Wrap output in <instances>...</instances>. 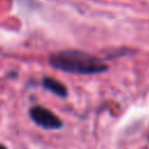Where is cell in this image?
<instances>
[{
  "mask_svg": "<svg viewBox=\"0 0 149 149\" xmlns=\"http://www.w3.org/2000/svg\"><path fill=\"white\" fill-rule=\"evenodd\" d=\"M49 64L59 71L73 74H97L108 70L101 59L81 50H61L49 57Z\"/></svg>",
  "mask_w": 149,
  "mask_h": 149,
  "instance_id": "6da1fadb",
  "label": "cell"
},
{
  "mask_svg": "<svg viewBox=\"0 0 149 149\" xmlns=\"http://www.w3.org/2000/svg\"><path fill=\"white\" fill-rule=\"evenodd\" d=\"M29 116L37 126L48 130H56L63 127L62 120L50 109L44 106H33L29 109Z\"/></svg>",
  "mask_w": 149,
  "mask_h": 149,
  "instance_id": "7a4b0ae2",
  "label": "cell"
},
{
  "mask_svg": "<svg viewBox=\"0 0 149 149\" xmlns=\"http://www.w3.org/2000/svg\"><path fill=\"white\" fill-rule=\"evenodd\" d=\"M42 83H43V86L48 91H50L51 93H54L55 95H57L59 98H66L68 97V88H66V86L62 81L57 80L56 78L45 77Z\"/></svg>",
  "mask_w": 149,
  "mask_h": 149,
  "instance_id": "3957f363",
  "label": "cell"
},
{
  "mask_svg": "<svg viewBox=\"0 0 149 149\" xmlns=\"http://www.w3.org/2000/svg\"><path fill=\"white\" fill-rule=\"evenodd\" d=\"M0 149H7L5 146H2V144H0Z\"/></svg>",
  "mask_w": 149,
  "mask_h": 149,
  "instance_id": "277c9868",
  "label": "cell"
}]
</instances>
